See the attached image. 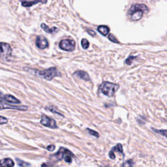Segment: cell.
<instances>
[{
    "label": "cell",
    "mask_w": 167,
    "mask_h": 167,
    "mask_svg": "<svg viewBox=\"0 0 167 167\" xmlns=\"http://www.w3.org/2000/svg\"><path fill=\"white\" fill-rule=\"evenodd\" d=\"M134 59H135V57H134V56H130V57H129L127 59H126L125 63L127 65H130L131 64H132V63H133V61Z\"/></svg>",
    "instance_id": "obj_23"
},
{
    "label": "cell",
    "mask_w": 167,
    "mask_h": 167,
    "mask_svg": "<svg viewBox=\"0 0 167 167\" xmlns=\"http://www.w3.org/2000/svg\"><path fill=\"white\" fill-rule=\"evenodd\" d=\"M59 47L61 49L65 50V51L71 52L75 48V42L73 40L71 39L62 40L59 43Z\"/></svg>",
    "instance_id": "obj_5"
},
{
    "label": "cell",
    "mask_w": 167,
    "mask_h": 167,
    "mask_svg": "<svg viewBox=\"0 0 167 167\" xmlns=\"http://www.w3.org/2000/svg\"><path fill=\"white\" fill-rule=\"evenodd\" d=\"M14 162L9 158H5L0 160V167H12Z\"/></svg>",
    "instance_id": "obj_13"
},
{
    "label": "cell",
    "mask_w": 167,
    "mask_h": 167,
    "mask_svg": "<svg viewBox=\"0 0 167 167\" xmlns=\"http://www.w3.org/2000/svg\"><path fill=\"white\" fill-rule=\"evenodd\" d=\"M74 76H76L78 78H81L85 81H89L90 80V78L89 77V75L86 72H85L84 71H76L74 73Z\"/></svg>",
    "instance_id": "obj_12"
},
{
    "label": "cell",
    "mask_w": 167,
    "mask_h": 167,
    "mask_svg": "<svg viewBox=\"0 0 167 167\" xmlns=\"http://www.w3.org/2000/svg\"><path fill=\"white\" fill-rule=\"evenodd\" d=\"M81 44H82V46L84 49H87L88 47H89V45H90L89 42H88V40L86 39H83L82 40Z\"/></svg>",
    "instance_id": "obj_21"
},
{
    "label": "cell",
    "mask_w": 167,
    "mask_h": 167,
    "mask_svg": "<svg viewBox=\"0 0 167 167\" xmlns=\"http://www.w3.org/2000/svg\"><path fill=\"white\" fill-rule=\"evenodd\" d=\"M24 7H31L38 3H42V4H46L47 0H20Z\"/></svg>",
    "instance_id": "obj_11"
},
{
    "label": "cell",
    "mask_w": 167,
    "mask_h": 167,
    "mask_svg": "<svg viewBox=\"0 0 167 167\" xmlns=\"http://www.w3.org/2000/svg\"><path fill=\"white\" fill-rule=\"evenodd\" d=\"M72 156H73V154L70 151L67 149H65L64 147H61L54 155L55 158H56L58 160H61V159L64 158L65 161L67 163H71Z\"/></svg>",
    "instance_id": "obj_3"
},
{
    "label": "cell",
    "mask_w": 167,
    "mask_h": 167,
    "mask_svg": "<svg viewBox=\"0 0 167 167\" xmlns=\"http://www.w3.org/2000/svg\"><path fill=\"white\" fill-rule=\"evenodd\" d=\"M40 124L42 125L46 126V127H50L52 129L57 128L58 126L56 125V121L53 119L50 118L46 115H43L41 120H40Z\"/></svg>",
    "instance_id": "obj_6"
},
{
    "label": "cell",
    "mask_w": 167,
    "mask_h": 167,
    "mask_svg": "<svg viewBox=\"0 0 167 167\" xmlns=\"http://www.w3.org/2000/svg\"><path fill=\"white\" fill-rule=\"evenodd\" d=\"M88 31V33H89L90 35H92V36H95V35H96V33L94 32V31H93V30H87Z\"/></svg>",
    "instance_id": "obj_27"
},
{
    "label": "cell",
    "mask_w": 167,
    "mask_h": 167,
    "mask_svg": "<svg viewBox=\"0 0 167 167\" xmlns=\"http://www.w3.org/2000/svg\"><path fill=\"white\" fill-rule=\"evenodd\" d=\"M87 131L91 135H93V136L94 137H97L98 138L99 137V133H97V132L95 131H93V130H91V129H87Z\"/></svg>",
    "instance_id": "obj_22"
},
{
    "label": "cell",
    "mask_w": 167,
    "mask_h": 167,
    "mask_svg": "<svg viewBox=\"0 0 167 167\" xmlns=\"http://www.w3.org/2000/svg\"><path fill=\"white\" fill-rule=\"evenodd\" d=\"M17 162L18 163V165H19L21 167H27L30 166V164L27 163L25 161H23V160H22L19 159H17Z\"/></svg>",
    "instance_id": "obj_20"
},
{
    "label": "cell",
    "mask_w": 167,
    "mask_h": 167,
    "mask_svg": "<svg viewBox=\"0 0 167 167\" xmlns=\"http://www.w3.org/2000/svg\"><path fill=\"white\" fill-rule=\"evenodd\" d=\"M37 73H38L40 76L43 77V78H45L46 80H51L53 78L56 77L61 76V73L56 67H51L44 71H37Z\"/></svg>",
    "instance_id": "obj_2"
},
{
    "label": "cell",
    "mask_w": 167,
    "mask_h": 167,
    "mask_svg": "<svg viewBox=\"0 0 167 167\" xmlns=\"http://www.w3.org/2000/svg\"><path fill=\"white\" fill-rule=\"evenodd\" d=\"M152 130L154 132H155V133L161 134L167 138V130H163V129H162V130H158V129H155L154 128H152Z\"/></svg>",
    "instance_id": "obj_18"
},
{
    "label": "cell",
    "mask_w": 167,
    "mask_h": 167,
    "mask_svg": "<svg viewBox=\"0 0 167 167\" xmlns=\"http://www.w3.org/2000/svg\"><path fill=\"white\" fill-rule=\"evenodd\" d=\"M119 89V85L108 82H104L99 86V90L104 95L107 97H112L114 96L116 91Z\"/></svg>",
    "instance_id": "obj_1"
},
{
    "label": "cell",
    "mask_w": 167,
    "mask_h": 167,
    "mask_svg": "<svg viewBox=\"0 0 167 167\" xmlns=\"http://www.w3.org/2000/svg\"><path fill=\"white\" fill-rule=\"evenodd\" d=\"M108 39L111 40V41L116 43H118V40L115 38V37L112 34H110L108 35Z\"/></svg>",
    "instance_id": "obj_24"
},
{
    "label": "cell",
    "mask_w": 167,
    "mask_h": 167,
    "mask_svg": "<svg viewBox=\"0 0 167 167\" xmlns=\"http://www.w3.org/2000/svg\"><path fill=\"white\" fill-rule=\"evenodd\" d=\"M4 100H6V101L9 103H14V104H18L20 103V101L18 99H17L16 97H13L11 95H5L4 97Z\"/></svg>",
    "instance_id": "obj_14"
},
{
    "label": "cell",
    "mask_w": 167,
    "mask_h": 167,
    "mask_svg": "<svg viewBox=\"0 0 167 167\" xmlns=\"http://www.w3.org/2000/svg\"><path fill=\"white\" fill-rule=\"evenodd\" d=\"M133 165H134L133 160L132 159H129L123 164L121 167H133Z\"/></svg>",
    "instance_id": "obj_19"
},
{
    "label": "cell",
    "mask_w": 167,
    "mask_h": 167,
    "mask_svg": "<svg viewBox=\"0 0 167 167\" xmlns=\"http://www.w3.org/2000/svg\"><path fill=\"white\" fill-rule=\"evenodd\" d=\"M1 95V93H0V95Z\"/></svg>",
    "instance_id": "obj_29"
},
{
    "label": "cell",
    "mask_w": 167,
    "mask_h": 167,
    "mask_svg": "<svg viewBox=\"0 0 167 167\" xmlns=\"http://www.w3.org/2000/svg\"><path fill=\"white\" fill-rule=\"evenodd\" d=\"M135 11H142L143 12H146L148 11V8L144 4H136L132 6L129 11V14H133Z\"/></svg>",
    "instance_id": "obj_9"
},
{
    "label": "cell",
    "mask_w": 167,
    "mask_h": 167,
    "mask_svg": "<svg viewBox=\"0 0 167 167\" xmlns=\"http://www.w3.org/2000/svg\"><path fill=\"white\" fill-rule=\"evenodd\" d=\"M97 30H98L99 33H100L105 36L107 35V34L109 33V31H110L109 28L106 26H99L98 28H97Z\"/></svg>",
    "instance_id": "obj_16"
},
{
    "label": "cell",
    "mask_w": 167,
    "mask_h": 167,
    "mask_svg": "<svg viewBox=\"0 0 167 167\" xmlns=\"http://www.w3.org/2000/svg\"><path fill=\"white\" fill-rule=\"evenodd\" d=\"M41 27L43 29L45 30L46 32L47 33H52L56 32V31H58V29L57 27H52V28H49L48 26H46L45 24H41Z\"/></svg>",
    "instance_id": "obj_17"
},
{
    "label": "cell",
    "mask_w": 167,
    "mask_h": 167,
    "mask_svg": "<svg viewBox=\"0 0 167 167\" xmlns=\"http://www.w3.org/2000/svg\"><path fill=\"white\" fill-rule=\"evenodd\" d=\"M8 122V119L3 116H0V124H5Z\"/></svg>",
    "instance_id": "obj_25"
},
{
    "label": "cell",
    "mask_w": 167,
    "mask_h": 167,
    "mask_svg": "<svg viewBox=\"0 0 167 167\" xmlns=\"http://www.w3.org/2000/svg\"><path fill=\"white\" fill-rule=\"evenodd\" d=\"M144 12L142 11H135L133 14H131L132 16V19L134 21H137L140 20V18L142 17Z\"/></svg>",
    "instance_id": "obj_15"
},
{
    "label": "cell",
    "mask_w": 167,
    "mask_h": 167,
    "mask_svg": "<svg viewBox=\"0 0 167 167\" xmlns=\"http://www.w3.org/2000/svg\"><path fill=\"white\" fill-rule=\"evenodd\" d=\"M115 152H118L119 153L123 155V157L124 158L125 155L124 153V150H123V146L121 144H118L116 146L114 147H113L112 148V150H110V152H109V157L112 159H116V155H115Z\"/></svg>",
    "instance_id": "obj_7"
},
{
    "label": "cell",
    "mask_w": 167,
    "mask_h": 167,
    "mask_svg": "<svg viewBox=\"0 0 167 167\" xmlns=\"http://www.w3.org/2000/svg\"><path fill=\"white\" fill-rule=\"evenodd\" d=\"M2 109H16L19 110H27V107L26 106H13L11 105H9L8 103H6L4 101L0 100V110Z\"/></svg>",
    "instance_id": "obj_8"
},
{
    "label": "cell",
    "mask_w": 167,
    "mask_h": 167,
    "mask_svg": "<svg viewBox=\"0 0 167 167\" xmlns=\"http://www.w3.org/2000/svg\"><path fill=\"white\" fill-rule=\"evenodd\" d=\"M101 167H110L109 166H101Z\"/></svg>",
    "instance_id": "obj_28"
},
{
    "label": "cell",
    "mask_w": 167,
    "mask_h": 167,
    "mask_svg": "<svg viewBox=\"0 0 167 167\" xmlns=\"http://www.w3.org/2000/svg\"><path fill=\"white\" fill-rule=\"evenodd\" d=\"M55 149V146H53V145H50V146H48V147H47V150H49V151H53Z\"/></svg>",
    "instance_id": "obj_26"
},
{
    "label": "cell",
    "mask_w": 167,
    "mask_h": 167,
    "mask_svg": "<svg viewBox=\"0 0 167 167\" xmlns=\"http://www.w3.org/2000/svg\"><path fill=\"white\" fill-rule=\"evenodd\" d=\"M36 45L40 49H45L48 46V41L45 37L43 36L37 37L36 40Z\"/></svg>",
    "instance_id": "obj_10"
},
{
    "label": "cell",
    "mask_w": 167,
    "mask_h": 167,
    "mask_svg": "<svg viewBox=\"0 0 167 167\" xmlns=\"http://www.w3.org/2000/svg\"><path fill=\"white\" fill-rule=\"evenodd\" d=\"M12 53V48L8 43H0V57L4 60H7Z\"/></svg>",
    "instance_id": "obj_4"
}]
</instances>
